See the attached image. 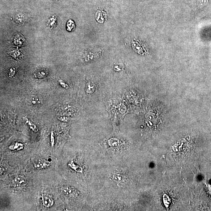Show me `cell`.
<instances>
[{
  "instance_id": "cell-1",
  "label": "cell",
  "mask_w": 211,
  "mask_h": 211,
  "mask_svg": "<svg viewBox=\"0 0 211 211\" xmlns=\"http://www.w3.org/2000/svg\"><path fill=\"white\" fill-rule=\"evenodd\" d=\"M104 102L114 130L118 131L124 117L130 111L129 106L123 98L117 95H110L106 98Z\"/></svg>"
},
{
  "instance_id": "cell-11",
  "label": "cell",
  "mask_w": 211,
  "mask_h": 211,
  "mask_svg": "<svg viewBox=\"0 0 211 211\" xmlns=\"http://www.w3.org/2000/svg\"><path fill=\"white\" fill-rule=\"evenodd\" d=\"M51 145L53 146L54 144V135L53 132H51Z\"/></svg>"
},
{
  "instance_id": "cell-2",
  "label": "cell",
  "mask_w": 211,
  "mask_h": 211,
  "mask_svg": "<svg viewBox=\"0 0 211 211\" xmlns=\"http://www.w3.org/2000/svg\"><path fill=\"white\" fill-rule=\"evenodd\" d=\"M26 181L23 176H19L15 177L13 181V184L16 187H20L26 184Z\"/></svg>"
},
{
  "instance_id": "cell-5",
  "label": "cell",
  "mask_w": 211,
  "mask_h": 211,
  "mask_svg": "<svg viewBox=\"0 0 211 211\" xmlns=\"http://www.w3.org/2000/svg\"><path fill=\"white\" fill-rule=\"evenodd\" d=\"M95 84L93 83L89 82L87 83L86 86V91L89 94H92L95 91Z\"/></svg>"
},
{
  "instance_id": "cell-9",
  "label": "cell",
  "mask_w": 211,
  "mask_h": 211,
  "mask_svg": "<svg viewBox=\"0 0 211 211\" xmlns=\"http://www.w3.org/2000/svg\"><path fill=\"white\" fill-rule=\"evenodd\" d=\"M62 190L64 194H69L72 192L71 190L68 187H64L62 188Z\"/></svg>"
},
{
  "instance_id": "cell-4",
  "label": "cell",
  "mask_w": 211,
  "mask_h": 211,
  "mask_svg": "<svg viewBox=\"0 0 211 211\" xmlns=\"http://www.w3.org/2000/svg\"><path fill=\"white\" fill-rule=\"evenodd\" d=\"M10 150L14 151H18L24 148L23 144L19 142H15L11 145L9 147Z\"/></svg>"
},
{
  "instance_id": "cell-8",
  "label": "cell",
  "mask_w": 211,
  "mask_h": 211,
  "mask_svg": "<svg viewBox=\"0 0 211 211\" xmlns=\"http://www.w3.org/2000/svg\"><path fill=\"white\" fill-rule=\"evenodd\" d=\"M74 23L72 20H69L67 23V29L68 31H71L74 29Z\"/></svg>"
},
{
  "instance_id": "cell-7",
  "label": "cell",
  "mask_w": 211,
  "mask_h": 211,
  "mask_svg": "<svg viewBox=\"0 0 211 211\" xmlns=\"http://www.w3.org/2000/svg\"><path fill=\"white\" fill-rule=\"evenodd\" d=\"M15 20L18 23L22 24L24 23L25 18L24 16L22 14H18L15 17Z\"/></svg>"
},
{
  "instance_id": "cell-3",
  "label": "cell",
  "mask_w": 211,
  "mask_h": 211,
  "mask_svg": "<svg viewBox=\"0 0 211 211\" xmlns=\"http://www.w3.org/2000/svg\"><path fill=\"white\" fill-rule=\"evenodd\" d=\"M42 202L44 205L46 207H52L54 202L52 198L47 196L44 197H43Z\"/></svg>"
},
{
  "instance_id": "cell-10",
  "label": "cell",
  "mask_w": 211,
  "mask_h": 211,
  "mask_svg": "<svg viewBox=\"0 0 211 211\" xmlns=\"http://www.w3.org/2000/svg\"><path fill=\"white\" fill-rule=\"evenodd\" d=\"M29 125L30 126L31 128L32 129L33 131L35 132H37V129L35 125L32 124L30 122H29Z\"/></svg>"
},
{
  "instance_id": "cell-6",
  "label": "cell",
  "mask_w": 211,
  "mask_h": 211,
  "mask_svg": "<svg viewBox=\"0 0 211 211\" xmlns=\"http://www.w3.org/2000/svg\"><path fill=\"white\" fill-rule=\"evenodd\" d=\"M47 165V162L44 160H40L35 164L34 166L36 169H41L46 167Z\"/></svg>"
},
{
  "instance_id": "cell-12",
  "label": "cell",
  "mask_w": 211,
  "mask_h": 211,
  "mask_svg": "<svg viewBox=\"0 0 211 211\" xmlns=\"http://www.w3.org/2000/svg\"><path fill=\"white\" fill-rule=\"evenodd\" d=\"M59 83H60L61 85L63 87L65 88V89H68V86L67 84H65V83H64L62 80H59Z\"/></svg>"
}]
</instances>
